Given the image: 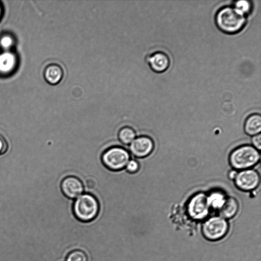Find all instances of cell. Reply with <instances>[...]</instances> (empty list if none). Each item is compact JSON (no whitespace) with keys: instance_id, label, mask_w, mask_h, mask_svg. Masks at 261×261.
<instances>
[{"instance_id":"obj_8","label":"cell","mask_w":261,"mask_h":261,"mask_svg":"<svg viewBox=\"0 0 261 261\" xmlns=\"http://www.w3.org/2000/svg\"><path fill=\"white\" fill-rule=\"evenodd\" d=\"M234 180L239 189L244 191H250L258 187L260 182V176L254 170L248 169L238 172Z\"/></svg>"},{"instance_id":"obj_18","label":"cell","mask_w":261,"mask_h":261,"mask_svg":"<svg viewBox=\"0 0 261 261\" xmlns=\"http://www.w3.org/2000/svg\"><path fill=\"white\" fill-rule=\"evenodd\" d=\"M237 10L246 16V14L250 12L252 9V5L248 1H239L235 2L233 6Z\"/></svg>"},{"instance_id":"obj_23","label":"cell","mask_w":261,"mask_h":261,"mask_svg":"<svg viewBox=\"0 0 261 261\" xmlns=\"http://www.w3.org/2000/svg\"><path fill=\"white\" fill-rule=\"evenodd\" d=\"M237 171L236 170H231L228 173V177L230 179L234 180L237 174Z\"/></svg>"},{"instance_id":"obj_16","label":"cell","mask_w":261,"mask_h":261,"mask_svg":"<svg viewBox=\"0 0 261 261\" xmlns=\"http://www.w3.org/2000/svg\"><path fill=\"white\" fill-rule=\"evenodd\" d=\"M226 198L222 192L219 191L212 192L207 196L210 207L219 210L224 202Z\"/></svg>"},{"instance_id":"obj_21","label":"cell","mask_w":261,"mask_h":261,"mask_svg":"<svg viewBox=\"0 0 261 261\" xmlns=\"http://www.w3.org/2000/svg\"><path fill=\"white\" fill-rule=\"evenodd\" d=\"M8 148V144L5 137L0 134V155L4 154Z\"/></svg>"},{"instance_id":"obj_6","label":"cell","mask_w":261,"mask_h":261,"mask_svg":"<svg viewBox=\"0 0 261 261\" xmlns=\"http://www.w3.org/2000/svg\"><path fill=\"white\" fill-rule=\"evenodd\" d=\"M210 205L207 196L202 192L197 193L191 197L188 204V212L193 219H202L208 215Z\"/></svg>"},{"instance_id":"obj_22","label":"cell","mask_w":261,"mask_h":261,"mask_svg":"<svg viewBox=\"0 0 261 261\" xmlns=\"http://www.w3.org/2000/svg\"><path fill=\"white\" fill-rule=\"evenodd\" d=\"M252 143L253 146L259 151L261 147L260 134L253 136L252 138Z\"/></svg>"},{"instance_id":"obj_9","label":"cell","mask_w":261,"mask_h":261,"mask_svg":"<svg viewBox=\"0 0 261 261\" xmlns=\"http://www.w3.org/2000/svg\"><path fill=\"white\" fill-rule=\"evenodd\" d=\"M61 189L66 197L73 200L81 195L84 191L82 181L73 176L65 177L61 182Z\"/></svg>"},{"instance_id":"obj_5","label":"cell","mask_w":261,"mask_h":261,"mask_svg":"<svg viewBox=\"0 0 261 261\" xmlns=\"http://www.w3.org/2000/svg\"><path fill=\"white\" fill-rule=\"evenodd\" d=\"M228 230L226 220L220 216H214L207 219L203 224V236L210 241H217L223 238Z\"/></svg>"},{"instance_id":"obj_15","label":"cell","mask_w":261,"mask_h":261,"mask_svg":"<svg viewBox=\"0 0 261 261\" xmlns=\"http://www.w3.org/2000/svg\"><path fill=\"white\" fill-rule=\"evenodd\" d=\"M135 129L129 126L122 127L119 131L118 137L120 143L126 147L129 145L136 138Z\"/></svg>"},{"instance_id":"obj_13","label":"cell","mask_w":261,"mask_h":261,"mask_svg":"<svg viewBox=\"0 0 261 261\" xmlns=\"http://www.w3.org/2000/svg\"><path fill=\"white\" fill-rule=\"evenodd\" d=\"M244 130L246 133L250 136L260 134L261 131V116L260 114L254 113L249 115L244 123Z\"/></svg>"},{"instance_id":"obj_20","label":"cell","mask_w":261,"mask_h":261,"mask_svg":"<svg viewBox=\"0 0 261 261\" xmlns=\"http://www.w3.org/2000/svg\"><path fill=\"white\" fill-rule=\"evenodd\" d=\"M12 38L9 36H4L1 38L0 44L1 46L5 49L10 48L13 44Z\"/></svg>"},{"instance_id":"obj_4","label":"cell","mask_w":261,"mask_h":261,"mask_svg":"<svg viewBox=\"0 0 261 261\" xmlns=\"http://www.w3.org/2000/svg\"><path fill=\"white\" fill-rule=\"evenodd\" d=\"M131 155L125 147L115 146L106 149L101 155L103 165L112 171H119L125 168Z\"/></svg>"},{"instance_id":"obj_12","label":"cell","mask_w":261,"mask_h":261,"mask_svg":"<svg viewBox=\"0 0 261 261\" xmlns=\"http://www.w3.org/2000/svg\"><path fill=\"white\" fill-rule=\"evenodd\" d=\"M239 210L238 201L233 197H228L218 210L220 217L225 219H229L234 217Z\"/></svg>"},{"instance_id":"obj_17","label":"cell","mask_w":261,"mask_h":261,"mask_svg":"<svg viewBox=\"0 0 261 261\" xmlns=\"http://www.w3.org/2000/svg\"><path fill=\"white\" fill-rule=\"evenodd\" d=\"M88 257L86 253L81 250L76 249L68 253L66 261H87Z\"/></svg>"},{"instance_id":"obj_19","label":"cell","mask_w":261,"mask_h":261,"mask_svg":"<svg viewBox=\"0 0 261 261\" xmlns=\"http://www.w3.org/2000/svg\"><path fill=\"white\" fill-rule=\"evenodd\" d=\"M125 169L129 173H136L139 169V164L134 158L132 157L126 164Z\"/></svg>"},{"instance_id":"obj_3","label":"cell","mask_w":261,"mask_h":261,"mask_svg":"<svg viewBox=\"0 0 261 261\" xmlns=\"http://www.w3.org/2000/svg\"><path fill=\"white\" fill-rule=\"evenodd\" d=\"M260 160V153L253 146L245 145L233 150L229 163L234 170H245L255 166Z\"/></svg>"},{"instance_id":"obj_1","label":"cell","mask_w":261,"mask_h":261,"mask_svg":"<svg viewBox=\"0 0 261 261\" xmlns=\"http://www.w3.org/2000/svg\"><path fill=\"white\" fill-rule=\"evenodd\" d=\"M215 20L218 28L228 34L239 33L246 22V16L229 6L220 8L216 14Z\"/></svg>"},{"instance_id":"obj_2","label":"cell","mask_w":261,"mask_h":261,"mask_svg":"<svg viewBox=\"0 0 261 261\" xmlns=\"http://www.w3.org/2000/svg\"><path fill=\"white\" fill-rule=\"evenodd\" d=\"M99 203L91 194L85 193L74 200L72 211L76 219L82 222L94 220L98 215Z\"/></svg>"},{"instance_id":"obj_7","label":"cell","mask_w":261,"mask_h":261,"mask_svg":"<svg viewBox=\"0 0 261 261\" xmlns=\"http://www.w3.org/2000/svg\"><path fill=\"white\" fill-rule=\"evenodd\" d=\"M132 156L143 158L150 155L154 148V143L150 137L141 135L136 138L128 146Z\"/></svg>"},{"instance_id":"obj_11","label":"cell","mask_w":261,"mask_h":261,"mask_svg":"<svg viewBox=\"0 0 261 261\" xmlns=\"http://www.w3.org/2000/svg\"><path fill=\"white\" fill-rule=\"evenodd\" d=\"M43 77L45 81L51 85L59 84L63 79L65 71L59 63L53 62L47 65L43 70Z\"/></svg>"},{"instance_id":"obj_10","label":"cell","mask_w":261,"mask_h":261,"mask_svg":"<svg viewBox=\"0 0 261 261\" xmlns=\"http://www.w3.org/2000/svg\"><path fill=\"white\" fill-rule=\"evenodd\" d=\"M146 61L150 68L156 73L166 71L170 65L169 56L163 51H155L149 54Z\"/></svg>"},{"instance_id":"obj_14","label":"cell","mask_w":261,"mask_h":261,"mask_svg":"<svg viewBox=\"0 0 261 261\" xmlns=\"http://www.w3.org/2000/svg\"><path fill=\"white\" fill-rule=\"evenodd\" d=\"M16 58L13 54L6 51L0 54V71L8 72L14 67Z\"/></svg>"},{"instance_id":"obj_24","label":"cell","mask_w":261,"mask_h":261,"mask_svg":"<svg viewBox=\"0 0 261 261\" xmlns=\"http://www.w3.org/2000/svg\"><path fill=\"white\" fill-rule=\"evenodd\" d=\"M1 14V7H0V15Z\"/></svg>"}]
</instances>
